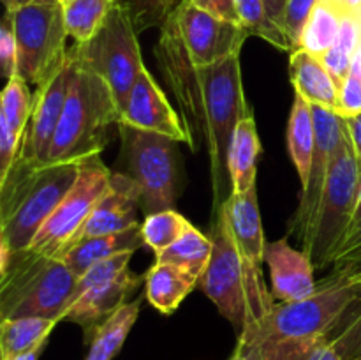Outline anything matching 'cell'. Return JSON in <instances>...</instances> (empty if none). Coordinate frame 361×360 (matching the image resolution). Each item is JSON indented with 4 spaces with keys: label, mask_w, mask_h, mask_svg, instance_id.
Masks as SVG:
<instances>
[{
    "label": "cell",
    "mask_w": 361,
    "mask_h": 360,
    "mask_svg": "<svg viewBox=\"0 0 361 360\" xmlns=\"http://www.w3.org/2000/svg\"><path fill=\"white\" fill-rule=\"evenodd\" d=\"M27 4H59V0H16V6H27Z\"/></svg>",
    "instance_id": "f6af8a7d"
},
{
    "label": "cell",
    "mask_w": 361,
    "mask_h": 360,
    "mask_svg": "<svg viewBox=\"0 0 361 360\" xmlns=\"http://www.w3.org/2000/svg\"><path fill=\"white\" fill-rule=\"evenodd\" d=\"M222 207L228 214L233 236H235V242L242 253L243 260L254 274L263 275L267 242H264L263 224H261L257 189L252 187L247 193H233Z\"/></svg>",
    "instance_id": "ffe728a7"
},
{
    "label": "cell",
    "mask_w": 361,
    "mask_h": 360,
    "mask_svg": "<svg viewBox=\"0 0 361 360\" xmlns=\"http://www.w3.org/2000/svg\"><path fill=\"white\" fill-rule=\"evenodd\" d=\"M361 306V288L349 281H317L298 302H277L268 316L238 335L256 360H314Z\"/></svg>",
    "instance_id": "7a4b0ae2"
},
{
    "label": "cell",
    "mask_w": 361,
    "mask_h": 360,
    "mask_svg": "<svg viewBox=\"0 0 361 360\" xmlns=\"http://www.w3.org/2000/svg\"><path fill=\"white\" fill-rule=\"evenodd\" d=\"M289 78L295 94L302 95L309 104L321 108H337L338 85L328 73L323 60L305 49H296L289 56Z\"/></svg>",
    "instance_id": "44dd1931"
},
{
    "label": "cell",
    "mask_w": 361,
    "mask_h": 360,
    "mask_svg": "<svg viewBox=\"0 0 361 360\" xmlns=\"http://www.w3.org/2000/svg\"><path fill=\"white\" fill-rule=\"evenodd\" d=\"M196 7L207 11L212 16L219 18V20L229 21V23L242 25L238 18V11H236V0H190Z\"/></svg>",
    "instance_id": "ab89813d"
},
{
    "label": "cell",
    "mask_w": 361,
    "mask_h": 360,
    "mask_svg": "<svg viewBox=\"0 0 361 360\" xmlns=\"http://www.w3.org/2000/svg\"><path fill=\"white\" fill-rule=\"evenodd\" d=\"M140 284L141 275L127 268L116 277L97 282L74 296L71 306L67 307L63 320L80 325L83 328L85 342L88 344L95 330L123 304H127V299L136 292Z\"/></svg>",
    "instance_id": "2e32d148"
},
{
    "label": "cell",
    "mask_w": 361,
    "mask_h": 360,
    "mask_svg": "<svg viewBox=\"0 0 361 360\" xmlns=\"http://www.w3.org/2000/svg\"><path fill=\"white\" fill-rule=\"evenodd\" d=\"M210 239L214 249L197 288L242 335L268 316L275 300L268 293L264 275L254 274L243 260L224 207L212 214Z\"/></svg>",
    "instance_id": "3957f363"
},
{
    "label": "cell",
    "mask_w": 361,
    "mask_h": 360,
    "mask_svg": "<svg viewBox=\"0 0 361 360\" xmlns=\"http://www.w3.org/2000/svg\"><path fill=\"white\" fill-rule=\"evenodd\" d=\"M312 112L314 122H316V150H314L309 179H307L305 186L302 187L298 207H296L293 217L289 219L288 235H286L295 236L302 249L309 242L314 217H316L328 175H330L335 154L349 136L345 119L338 115L337 112L321 108V106H312Z\"/></svg>",
    "instance_id": "7c38bea8"
},
{
    "label": "cell",
    "mask_w": 361,
    "mask_h": 360,
    "mask_svg": "<svg viewBox=\"0 0 361 360\" xmlns=\"http://www.w3.org/2000/svg\"><path fill=\"white\" fill-rule=\"evenodd\" d=\"M361 352V306L314 360H355Z\"/></svg>",
    "instance_id": "836d02e7"
},
{
    "label": "cell",
    "mask_w": 361,
    "mask_h": 360,
    "mask_svg": "<svg viewBox=\"0 0 361 360\" xmlns=\"http://www.w3.org/2000/svg\"><path fill=\"white\" fill-rule=\"evenodd\" d=\"M154 53L194 141L197 136L208 148L214 196L212 214H215L233 194L229 176L233 133L240 120L254 113L243 94L240 55L210 67H196L187 55L175 13L161 25Z\"/></svg>",
    "instance_id": "6da1fadb"
},
{
    "label": "cell",
    "mask_w": 361,
    "mask_h": 360,
    "mask_svg": "<svg viewBox=\"0 0 361 360\" xmlns=\"http://www.w3.org/2000/svg\"><path fill=\"white\" fill-rule=\"evenodd\" d=\"M78 277L62 258L16 253L0 274V320L48 318L63 321Z\"/></svg>",
    "instance_id": "8992f818"
},
{
    "label": "cell",
    "mask_w": 361,
    "mask_h": 360,
    "mask_svg": "<svg viewBox=\"0 0 361 360\" xmlns=\"http://www.w3.org/2000/svg\"><path fill=\"white\" fill-rule=\"evenodd\" d=\"M18 64V44L14 35L13 13H4L2 23H0V67L6 80L16 76Z\"/></svg>",
    "instance_id": "74e56055"
},
{
    "label": "cell",
    "mask_w": 361,
    "mask_h": 360,
    "mask_svg": "<svg viewBox=\"0 0 361 360\" xmlns=\"http://www.w3.org/2000/svg\"><path fill=\"white\" fill-rule=\"evenodd\" d=\"M361 189V166L356 159L351 138L344 141L331 162L330 175L314 217L309 242L303 253L316 270H328L337 247L351 222Z\"/></svg>",
    "instance_id": "ba28073f"
},
{
    "label": "cell",
    "mask_w": 361,
    "mask_h": 360,
    "mask_svg": "<svg viewBox=\"0 0 361 360\" xmlns=\"http://www.w3.org/2000/svg\"><path fill=\"white\" fill-rule=\"evenodd\" d=\"M268 7V13L270 16L274 18V21H277L281 25L282 21V13H284V6H286V0H264ZM282 28V27H281Z\"/></svg>",
    "instance_id": "b9f144b4"
},
{
    "label": "cell",
    "mask_w": 361,
    "mask_h": 360,
    "mask_svg": "<svg viewBox=\"0 0 361 360\" xmlns=\"http://www.w3.org/2000/svg\"><path fill=\"white\" fill-rule=\"evenodd\" d=\"M358 356H360V360H361V352H360V355H358Z\"/></svg>",
    "instance_id": "f907efd6"
},
{
    "label": "cell",
    "mask_w": 361,
    "mask_h": 360,
    "mask_svg": "<svg viewBox=\"0 0 361 360\" xmlns=\"http://www.w3.org/2000/svg\"><path fill=\"white\" fill-rule=\"evenodd\" d=\"M141 309V296L133 302H127L109 316L101 327L95 330L88 342V353L85 360H113L122 349L127 335L133 330Z\"/></svg>",
    "instance_id": "484cf974"
},
{
    "label": "cell",
    "mask_w": 361,
    "mask_h": 360,
    "mask_svg": "<svg viewBox=\"0 0 361 360\" xmlns=\"http://www.w3.org/2000/svg\"><path fill=\"white\" fill-rule=\"evenodd\" d=\"M229 360H256V359H254L252 353H250L245 346L236 342V348L235 352H233V355L229 356Z\"/></svg>",
    "instance_id": "ee69618b"
},
{
    "label": "cell",
    "mask_w": 361,
    "mask_h": 360,
    "mask_svg": "<svg viewBox=\"0 0 361 360\" xmlns=\"http://www.w3.org/2000/svg\"><path fill=\"white\" fill-rule=\"evenodd\" d=\"M342 18H344V13L341 7H337L330 0H317L303 30L300 49H305L321 59L337 42Z\"/></svg>",
    "instance_id": "f546056e"
},
{
    "label": "cell",
    "mask_w": 361,
    "mask_h": 360,
    "mask_svg": "<svg viewBox=\"0 0 361 360\" xmlns=\"http://www.w3.org/2000/svg\"><path fill=\"white\" fill-rule=\"evenodd\" d=\"M236 11H238L240 23L249 32V35L261 37L284 52H293L281 25L274 21V18L268 13L264 0H236Z\"/></svg>",
    "instance_id": "d6a6232c"
},
{
    "label": "cell",
    "mask_w": 361,
    "mask_h": 360,
    "mask_svg": "<svg viewBox=\"0 0 361 360\" xmlns=\"http://www.w3.org/2000/svg\"><path fill=\"white\" fill-rule=\"evenodd\" d=\"M133 13L137 32L154 25H162L166 18L183 2V0H122Z\"/></svg>",
    "instance_id": "d590c367"
},
{
    "label": "cell",
    "mask_w": 361,
    "mask_h": 360,
    "mask_svg": "<svg viewBox=\"0 0 361 360\" xmlns=\"http://www.w3.org/2000/svg\"><path fill=\"white\" fill-rule=\"evenodd\" d=\"M141 207V189L127 173H113L108 189L95 205L88 221L78 233L74 244L90 236L126 232L140 224L137 208ZM73 244V246H74Z\"/></svg>",
    "instance_id": "e0dca14e"
},
{
    "label": "cell",
    "mask_w": 361,
    "mask_h": 360,
    "mask_svg": "<svg viewBox=\"0 0 361 360\" xmlns=\"http://www.w3.org/2000/svg\"><path fill=\"white\" fill-rule=\"evenodd\" d=\"M80 162L13 166L0 184V242L23 253L74 186Z\"/></svg>",
    "instance_id": "5b68a950"
},
{
    "label": "cell",
    "mask_w": 361,
    "mask_h": 360,
    "mask_svg": "<svg viewBox=\"0 0 361 360\" xmlns=\"http://www.w3.org/2000/svg\"><path fill=\"white\" fill-rule=\"evenodd\" d=\"M73 78V59L67 49V59L49 80L39 85L34 92L30 119L25 129L23 143L14 166H42L46 164L53 136L59 127L66 104L67 92Z\"/></svg>",
    "instance_id": "5bb4252c"
},
{
    "label": "cell",
    "mask_w": 361,
    "mask_h": 360,
    "mask_svg": "<svg viewBox=\"0 0 361 360\" xmlns=\"http://www.w3.org/2000/svg\"><path fill=\"white\" fill-rule=\"evenodd\" d=\"M73 46L81 62L108 83L123 115L130 90L145 66L129 6L116 0L99 34L87 44L74 42Z\"/></svg>",
    "instance_id": "9c48e42d"
},
{
    "label": "cell",
    "mask_w": 361,
    "mask_h": 360,
    "mask_svg": "<svg viewBox=\"0 0 361 360\" xmlns=\"http://www.w3.org/2000/svg\"><path fill=\"white\" fill-rule=\"evenodd\" d=\"M264 263L270 268L271 296L277 302H298L317 292L312 261L302 249L293 247L288 236L267 244Z\"/></svg>",
    "instance_id": "ac0fdd59"
},
{
    "label": "cell",
    "mask_w": 361,
    "mask_h": 360,
    "mask_svg": "<svg viewBox=\"0 0 361 360\" xmlns=\"http://www.w3.org/2000/svg\"><path fill=\"white\" fill-rule=\"evenodd\" d=\"M342 13L355 14V16L361 18V0H344V4H342Z\"/></svg>",
    "instance_id": "7bdbcfd3"
},
{
    "label": "cell",
    "mask_w": 361,
    "mask_h": 360,
    "mask_svg": "<svg viewBox=\"0 0 361 360\" xmlns=\"http://www.w3.org/2000/svg\"><path fill=\"white\" fill-rule=\"evenodd\" d=\"M111 175L113 172L102 162L101 155L81 161L76 182L39 229L28 253L62 258L73 247L78 233L108 189Z\"/></svg>",
    "instance_id": "8fae6325"
},
{
    "label": "cell",
    "mask_w": 361,
    "mask_h": 360,
    "mask_svg": "<svg viewBox=\"0 0 361 360\" xmlns=\"http://www.w3.org/2000/svg\"><path fill=\"white\" fill-rule=\"evenodd\" d=\"M345 124H348V133L349 138H351L353 148H355L356 159H358L361 166V113L348 116V119H345Z\"/></svg>",
    "instance_id": "60d3db41"
},
{
    "label": "cell",
    "mask_w": 361,
    "mask_h": 360,
    "mask_svg": "<svg viewBox=\"0 0 361 360\" xmlns=\"http://www.w3.org/2000/svg\"><path fill=\"white\" fill-rule=\"evenodd\" d=\"M321 60H323L324 67H326L328 73H330L331 78L335 80V83L341 87L342 81H344L345 78H348V74L351 73L355 56L345 53L344 49H341L338 46H334L330 52H326L321 56Z\"/></svg>",
    "instance_id": "f35d334b"
},
{
    "label": "cell",
    "mask_w": 361,
    "mask_h": 360,
    "mask_svg": "<svg viewBox=\"0 0 361 360\" xmlns=\"http://www.w3.org/2000/svg\"><path fill=\"white\" fill-rule=\"evenodd\" d=\"M288 150L303 187L309 179L310 164L316 150V122H314L312 104H309L298 94H295L288 122Z\"/></svg>",
    "instance_id": "d4e9b609"
},
{
    "label": "cell",
    "mask_w": 361,
    "mask_h": 360,
    "mask_svg": "<svg viewBox=\"0 0 361 360\" xmlns=\"http://www.w3.org/2000/svg\"><path fill=\"white\" fill-rule=\"evenodd\" d=\"M355 360H360V356H356V359Z\"/></svg>",
    "instance_id": "681fc988"
},
{
    "label": "cell",
    "mask_w": 361,
    "mask_h": 360,
    "mask_svg": "<svg viewBox=\"0 0 361 360\" xmlns=\"http://www.w3.org/2000/svg\"><path fill=\"white\" fill-rule=\"evenodd\" d=\"M141 246H145V240L140 222L137 226L126 229V232L80 240L63 254L62 260L76 277H81L94 265L116 256V254L129 253V251L136 253Z\"/></svg>",
    "instance_id": "7402d4cb"
},
{
    "label": "cell",
    "mask_w": 361,
    "mask_h": 360,
    "mask_svg": "<svg viewBox=\"0 0 361 360\" xmlns=\"http://www.w3.org/2000/svg\"><path fill=\"white\" fill-rule=\"evenodd\" d=\"M18 44L16 76L37 88L67 59V30L60 4H27L13 13Z\"/></svg>",
    "instance_id": "30bf717a"
},
{
    "label": "cell",
    "mask_w": 361,
    "mask_h": 360,
    "mask_svg": "<svg viewBox=\"0 0 361 360\" xmlns=\"http://www.w3.org/2000/svg\"><path fill=\"white\" fill-rule=\"evenodd\" d=\"M212 249H214V244H212L210 235H204L196 226H192L173 246L157 254L155 261L175 265L180 270L187 272L190 277L200 281L203 272L207 270L208 261H210Z\"/></svg>",
    "instance_id": "83f0119b"
},
{
    "label": "cell",
    "mask_w": 361,
    "mask_h": 360,
    "mask_svg": "<svg viewBox=\"0 0 361 360\" xmlns=\"http://www.w3.org/2000/svg\"><path fill=\"white\" fill-rule=\"evenodd\" d=\"M34 92L20 76L7 80L0 95V184L6 182L20 155Z\"/></svg>",
    "instance_id": "d6986e66"
},
{
    "label": "cell",
    "mask_w": 361,
    "mask_h": 360,
    "mask_svg": "<svg viewBox=\"0 0 361 360\" xmlns=\"http://www.w3.org/2000/svg\"><path fill=\"white\" fill-rule=\"evenodd\" d=\"M71 2H74V0H59V4H60V6H62V7L69 6V4H71Z\"/></svg>",
    "instance_id": "7dc6e473"
},
{
    "label": "cell",
    "mask_w": 361,
    "mask_h": 360,
    "mask_svg": "<svg viewBox=\"0 0 361 360\" xmlns=\"http://www.w3.org/2000/svg\"><path fill=\"white\" fill-rule=\"evenodd\" d=\"M173 13L187 55L196 67H210L229 56L240 55L243 42L250 37L242 25L219 20L190 0H183Z\"/></svg>",
    "instance_id": "4fadbf2b"
},
{
    "label": "cell",
    "mask_w": 361,
    "mask_h": 360,
    "mask_svg": "<svg viewBox=\"0 0 361 360\" xmlns=\"http://www.w3.org/2000/svg\"><path fill=\"white\" fill-rule=\"evenodd\" d=\"M116 0H74L63 7L67 35L76 44H87L99 34Z\"/></svg>",
    "instance_id": "4dcf8cb0"
},
{
    "label": "cell",
    "mask_w": 361,
    "mask_h": 360,
    "mask_svg": "<svg viewBox=\"0 0 361 360\" xmlns=\"http://www.w3.org/2000/svg\"><path fill=\"white\" fill-rule=\"evenodd\" d=\"M259 152L261 141L257 136L256 119L252 113L240 120L233 133L231 147H229V176H231L235 194L247 193L256 187Z\"/></svg>",
    "instance_id": "603a6c76"
},
{
    "label": "cell",
    "mask_w": 361,
    "mask_h": 360,
    "mask_svg": "<svg viewBox=\"0 0 361 360\" xmlns=\"http://www.w3.org/2000/svg\"><path fill=\"white\" fill-rule=\"evenodd\" d=\"M335 112L344 116V119L361 113V67L356 59L353 62L351 73L348 74V78L338 87V99Z\"/></svg>",
    "instance_id": "8d00e7d4"
},
{
    "label": "cell",
    "mask_w": 361,
    "mask_h": 360,
    "mask_svg": "<svg viewBox=\"0 0 361 360\" xmlns=\"http://www.w3.org/2000/svg\"><path fill=\"white\" fill-rule=\"evenodd\" d=\"M324 281H349L361 288V189L351 222L342 236Z\"/></svg>",
    "instance_id": "f1b7e54d"
},
{
    "label": "cell",
    "mask_w": 361,
    "mask_h": 360,
    "mask_svg": "<svg viewBox=\"0 0 361 360\" xmlns=\"http://www.w3.org/2000/svg\"><path fill=\"white\" fill-rule=\"evenodd\" d=\"M147 300L162 314H173L180 304L197 286V281L187 272L169 263L155 261L145 275Z\"/></svg>",
    "instance_id": "cb8c5ba5"
},
{
    "label": "cell",
    "mask_w": 361,
    "mask_h": 360,
    "mask_svg": "<svg viewBox=\"0 0 361 360\" xmlns=\"http://www.w3.org/2000/svg\"><path fill=\"white\" fill-rule=\"evenodd\" d=\"M116 129L126 173L140 186L145 214L175 208L183 186L178 141L122 122Z\"/></svg>",
    "instance_id": "52a82bcc"
},
{
    "label": "cell",
    "mask_w": 361,
    "mask_h": 360,
    "mask_svg": "<svg viewBox=\"0 0 361 360\" xmlns=\"http://www.w3.org/2000/svg\"><path fill=\"white\" fill-rule=\"evenodd\" d=\"M73 59V78L59 127L53 136L46 164L81 162L92 155H101L109 141L113 126L122 122L111 88L69 48Z\"/></svg>",
    "instance_id": "277c9868"
},
{
    "label": "cell",
    "mask_w": 361,
    "mask_h": 360,
    "mask_svg": "<svg viewBox=\"0 0 361 360\" xmlns=\"http://www.w3.org/2000/svg\"><path fill=\"white\" fill-rule=\"evenodd\" d=\"M330 2H334L337 7H341V11H342V4H344V0H330Z\"/></svg>",
    "instance_id": "c3c4849f"
},
{
    "label": "cell",
    "mask_w": 361,
    "mask_h": 360,
    "mask_svg": "<svg viewBox=\"0 0 361 360\" xmlns=\"http://www.w3.org/2000/svg\"><path fill=\"white\" fill-rule=\"evenodd\" d=\"M316 4L317 0H286L281 27L284 30L286 37H288L293 52L300 49L303 30H305V25Z\"/></svg>",
    "instance_id": "e575fe53"
},
{
    "label": "cell",
    "mask_w": 361,
    "mask_h": 360,
    "mask_svg": "<svg viewBox=\"0 0 361 360\" xmlns=\"http://www.w3.org/2000/svg\"><path fill=\"white\" fill-rule=\"evenodd\" d=\"M59 323V320L34 316L0 320V360L13 359L46 342Z\"/></svg>",
    "instance_id": "4316f807"
},
{
    "label": "cell",
    "mask_w": 361,
    "mask_h": 360,
    "mask_svg": "<svg viewBox=\"0 0 361 360\" xmlns=\"http://www.w3.org/2000/svg\"><path fill=\"white\" fill-rule=\"evenodd\" d=\"M356 60H358V64H360V67H361V44H360V48H358V52H356V56H355Z\"/></svg>",
    "instance_id": "bcb514c9"
},
{
    "label": "cell",
    "mask_w": 361,
    "mask_h": 360,
    "mask_svg": "<svg viewBox=\"0 0 361 360\" xmlns=\"http://www.w3.org/2000/svg\"><path fill=\"white\" fill-rule=\"evenodd\" d=\"M122 124L141 131L164 134L178 143L183 141L189 145L190 150L197 152L192 133L185 126L182 115H178L176 109L169 104L162 88L145 66L141 67L136 83L130 90L126 112L122 115Z\"/></svg>",
    "instance_id": "9a60e30c"
},
{
    "label": "cell",
    "mask_w": 361,
    "mask_h": 360,
    "mask_svg": "<svg viewBox=\"0 0 361 360\" xmlns=\"http://www.w3.org/2000/svg\"><path fill=\"white\" fill-rule=\"evenodd\" d=\"M190 228H192V222L173 208L148 214L141 222L145 246L150 247L155 256L173 246Z\"/></svg>",
    "instance_id": "1f68e13d"
}]
</instances>
